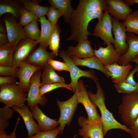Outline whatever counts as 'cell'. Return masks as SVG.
Listing matches in <instances>:
<instances>
[{"label": "cell", "mask_w": 138, "mask_h": 138, "mask_svg": "<svg viewBox=\"0 0 138 138\" xmlns=\"http://www.w3.org/2000/svg\"><path fill=\"white\" fill-rule=\"evenodd\" d=\"M107 4L105 0H80L72 15L70 25L71 35L67 40L77 42L87 39L92 35L88 30V24L94 18H102Z\"/></svg>", "instance_id": "cell-1"}, {"label": "cell", "mask_w": 138, "mask_h": 138, "mask_svg": "<svg viewBox=\"0 0 138 138\" xmlns=\"http://www.w3.org/2000/svg\"><path fill=\"white\" fill-rule=\"evenodd\" d=\"M95 82L97 89L96 93L93 94L90 91H87V92L90 100L98 108L100 112L104 136L109 130L112 129H121L128 133L129 128L117 121L112 114L107 109L105 104L104 92L99 83L98 81Z\"/></svg>", "instance_id": "cell-2"}, {"label": "cell", "mask_w": 138, "mask_h": 138, "mask_svg": "<svg viewBox=\"0 0 138 138\" xmlns=\"http://www.w3.org/2000/svg\"><path fill=\"white\" fill-rule=\"evenodd\" d=\"M17 82L0 85V102L8 107L15 106L22 108L26 105L27 93L20 88Z\"/></svg>", "instance_id": "cell-3"}, {"label": "cell", "mask_w": 138, "mask_h": 138, "mask_svg": "<svg viewBox=\"0 0 138 138\" xmlns=\"http://www.w3.org/2000/svg\"><path fill=\"white\" fill-rule=\"evenodd\" d=\"M118 112L127 126H132L138 116V93L124 95Z\"/></svg>", "instance_id": "cell-4"}, {"label": "cell", "mask_w": 138, "mask_h": 138, "mask_svg": "<svg viewBox=\"0 0 138 138\" xmlns=\"http://www.w3.org/2000/svg\"><path fill=\"white\" fill-rule=\"evenodd\" d=\"M60 57L64 60V62L68 65L70 70V72L71 78V84L72 91L76 92L78 86V79L82 77L89 78L94 82L98 81V79L96 76L95 71L92 70L85 71L79 68L72 61L70 56L67 54L65 51L61 50L59 52Z\"/></svg>", "instance_id": "cell-5"}, {"label": "cell", "mask_w": 138, "mask_h": 138, "mask_svg": "<svg viewBox=\"0 0 138 138\" xmlns=\"http://www.w3.org/2000/svg\"><path fill=\"white\" fill-rule=\"evenodd\" d=\"M78 103L76 92L71 97L65 101L56 100V105L60 111V117L58 121L61 135L63 134L65 125H67L69 126L71 122Z\"/></svg>", "instance_id": "cell-6"}, {"label": "cell", "mask_w": 138, "mask_h": 138, "mask_svg": "<svg viewBox=\"0 0 138 138\" xmlns=\"http://www.w3.org/2000/svg\"><path fill=\"white\" fill-rule=\"evenodd\" d=\"M112 17L108 13L107 8L105 10L102 19L98 20L92 35L99 37L103 41L104 44L107 45L113 44L114 39L112 34Z\"/></svg>", "instance_id": "cell-7"}, {"label": "cell", "mask_w": 138, "mask_h": 138, "mask_svg": "<svg viewBox=\"0 0 138 138\" xmlns=\"http://www.w3.org/2000/svg\"><path fill=\"white\" fill-rule=\"evenodd\" d=\"M41 70L36 72L33 75L30 80V87L29 91L27 93L26 101L28 106L32 108L36 105H40L42 106H44L48 101L45 95L41 96L39 94L41 82Z\"/></svg>", "instance_id": "cell-8"}, {"label": "cell", "mask_w": 138, "mask_h": 138, "mask_svg": "<svg viewBox=\"0 0 138 138\" xmlns=\"http://www.w3.org/2000/svg\"><path fill=\"white\" fill-rule=\"evenodd\" d=\"M78 123L82 128L78 134L83 138H104L103 125L101 119L97 121L88 120L84 116L78 119Z\"/></svg>", "instance_id": "cell-9"}, {"label": "cell", "mask_w": 138, "mask_h": 138, "mask_svg": "<svg viewBox=\"0 0 138 138\" xmlns=\"http://www.w3.org/2000/svg\"><path fill=\"white\" fill-rule=\"evenodd\" d=\"M78 103H81L84 106L87 112L89 120L97 121L101 119L97 109V106L90 100L87 94L83 81L80 79L78 81L76 91Z\"/></svg>", "instance_id": "cell-10"}, {"label": "cell", "mask_w": 138, "mask_h": 138, "mask_svg": "<svg viewBox=\"0 0 138 138\" xmlns=\"http://www.w3.org/2000/svg\"><path fill=\"white\" fill-rule=\"evenodd\" d=\"M39 43L28 38L21 40L15 49L12 66L19 68L21 63L26 62Z\"/></svg>", "instance_id": "cell-11"}, {"label": "cell", "mask_w": 138, "mask_h": 138, "mask_svg": "<svg viewBox=\"0 0 138 138\" xmlns=\"http://www.w3.org/2000/svg\"><path fill=\"white\" fill-rule=\"evenodd\" d=\"M112 30L114 37L113 46L120 55H123L128 48L126 28L119 20L112 17Z\"/></svg>", "instance_id": "cell-12"}, {"label": "cell", "mask_w": 138, "mask_h": 138, "mask_svg": "<svg viewBox=\"0 0 138 138\" xmlns=\"http://www.w3.org/2000/svg\"><path fill=\"white\" fill-rule=\"evenodd\" d=\"M6 29L8 42L15 47L22 40L28 38L22 26L12 17L4 19Z\"/></svg>", "instance_id": "cell-13"}, {"label": "cell", "mask_w": 138, "mask_h": 138, "mask_svg": "<svg viewBox=\"0 0 138 138\" xmlns=\"http://www.w3.org/2000/svg\"><path fill=\"white\" fill-rule=\"evenodd\" d=\"M107 8L109 14L114 18L124 21L128 16L133 11L124 0H106Z\"/></svg>", "instance_id": "cell-14"}, {"label": "cell", "mask_w": 138, "mask_h": 138, "mask_svg": "<svg viewBox=\"0 0 138 138\" xmlns=\"http://www.w3.org/2000/svg\"><path fill=\"white\" fill-rule=\"evenodd\" d=\"M41 69L40 67L26 62H23L19 67L17 76L19 81L17 84L23 90L28 93L30 88L31 77L36 72Z\"/></svg>", "instance_id": "cell-15"}, {"label": "cell", "mask_w": 138, "mask_h": 138, "mask_svg": "<svg viewBox=\"0 0 138 138\" xmlns=\"http://www.w3.org/2000/svg\"><path fill=\"white\" fill-rule=\"evenodd\" d=\"M107 45L106 47L99 45L98 50H94V56L98 59L104 65L117 63L120 55L116 50L112 44Z\"/></svg>", "instance_id": "cell-16"}, {"label": "cell", "mask_w": 138, "mask_h": 138, "mask_svg": "<svg viewBox=\"0 0 138 138\" xmlns=\"http://www.w3.org/2000/svg\"><path fill=\"white\" fill-rule=\"evenodd\" d=\"M94 50L88 39L80 41L76 46H70L65 50L72 58L83 59L94 55Z\"/></svg>", "instance_id": "cell-17"}, {"label": "cell", "mask_w": 138, "mask_h": 138, "mask_svg": "<svg viewBox=\"0 0 138 138\" xmlns=\"http://www.w3.org/2000/svg\"><path fill=\"white\" fill-rule=\"evenodd\" d=\"M33 118L37 121L40 131L51 130L57 127L59 124L57 120L48 117L36 105L30 109Z\"/></svg>", "instance_id": "cell-18"}, {"label": "cell", "mask_w": 138, "mask_h": 138, "mask_svg": "<svg viewBox=\"0 0 138 138\" xmlns=\"http://www.w3.org/2000/svg\"><path fill=\"white\" fill-rule=\"evenodd\" d=\"M12 108L23 119L27 131L28 137L33 136L40 131L38 125L34 120L33 114L28 105H25L22 108L15 106Z\"/></svg>", "instance_id": "cell-19"}, {"label": "cell", "mask_w": 138, "mask_h": 138, "mask_svg": "<svg viewBox=\"0 0 138 138\" xmlns=\"http://www.w3.org/2000/svg\"><path fill=\"white\" fill-rule=\"evenodd\" d=\"M56 56L52 52H50L39 45L32 53L26 62L43 70L48 63V60Z\"/></svg>", "instance_id": "cell-20"}, {"label": "cell", "mask_w": 138, "mask_h": 138, "mask_svg": "<svg viewBox=\"0 0 138 138\" xmlns=\"http://www.w3.org/2000/svg\"><path fill=\"white\" fill-rule=\"evenodd\" d=\"M126 36L128 48L125 54L120 56L117 63L120 65H127L138 55V36L129 32L126 33Z\"/></svg>", "instance_id": "cell-21"}, {"label": "cell", "mask_w": 138, "mask_h": 138, "mask_svg": "<svg viewBox=\"0 0 138 138\" xmlns=\"http://www.w3.org/2000/svg\"><path fill=\"white\" fill-rule=\"evenodd\" d=\"M104 66L111 73V79L116 84H119L124 82L129 72L132 68V66L130 63L126 65H120L115 63Z\"/></svg>", "instance_id": "cell-22"}, {"label": "cell", "mask_w": 138, "mask_h": 138, "mask_svg": "<svg viewBox=\"0 0 138 138\" xmlns=\"http://www.w3.org/2000/svg\"><path fill=\"white\" fill-rule=\"evenodd\" d=\"M71 58L74 63L77 66H85L98 70L103 73L107 78L111 76V73L105 67L101 62L94 55L83 59Z\"/></svg>", "instance_id": "cell-23"}, {"label": "cell", "mask_w": 138, "mask_h": 138, "mask_svg": "<svg viewBox=\"0 0 138 138\" xmlns=\"http://www.w3.org/2000/svg\"><path fill=\"white\" fill-rule=\"evenodd\" d=\"M51 6L59 9L63 13L64 22L70 25L71 18L74 9L71 5V0H49Z\"/></svg>", "instance_id": "cell-24"}, {"label": "cell", "mask_w": 138, "mask_h": 138, "mask_svg": "<svg viewBox=\"0 0 138 138\" xmlns=\"http://www.w3.org/2000/svg\"><path fill=\"white\" fill-rule=\"evenodd\" d=\"M38 21L40 22L41 26L39 45L47 50L48 47L50 38L55 26L52 25L44 16L40 18Z\"/></svg>", "instance_id": "cell-25"}, {"label": "cell", "mask_w": 138, "mask_h": 138, "mask_svg": "<svg viewBox=\"0 0 138 138\" xmlns=\"http://www.w3.org/2000/svg\"><path fill=\"white\" fill-rule=\"evenodd\" d=\"M41 73V85L44 84L65 82L64 78L59 76L48 63L45 66Z\"/></svg>", "instance_id": "cell-26"}, {"label": "cell", "mask_w": 138, "mask_h": 138, "mask_svg": "<svg viewBox=\"0 0 138 138\" xmlns=\"http://www.w3.org/2000/svg\"><path fill=\"white\" fill-rule=\"evenodd\" d=\"M15 49L9 42L0 46V65H12Z\"/></svg>", "instance_id": "cell-27"}, {"label": "cell", "mask_w": 138, "mask_h": 138, "mask_svg": "<svg viewBox=\"0 0 138 138\" xmlns=\"http://www.w3.org/2000/svg\"><path fill=\"white\" fill-rule=\"evenodd\" d=\"M20 7L16 2L12 0H2L0 2V16L3 14L8 13L15 17L20 15Z\"/></svg>", "instance_id": "cell-28"}, {"label": "cell", "mask_w": 138, "mask_h": 138, "mask_svg": "<svg viewBox=\"0 0 138 138\" xmlns=\"http://www.w3.org/2000/svg\"><path fill=\"white\" fill-rule=\"evenodd\" d=\"M20 2L25 8L32 13L38 18L46 15L49 7L41 6L35 1L23 0Z\"/></svg>", "instance_id": "cell-29"}, {"label": "cell", "mask_w": 138, "mask_h": 138, "mask_svg": "<svg viewBox=\"0 0 138 138\" xmlns=\"http://www.w3.org/2000/svg\"><path fill=\"white\" fill-rule=\"evenodd\" d=\"M123 24L126 28V32L138 35V10H135L129 15Z\"/></svg>", "instance_id": "cell-30"}, {"label": "cell", "mask_w": 138, "mask_h": 138, "mask_svg": "<svg viewBox=\"0 0 138 138\" xmlns=\"http://www.w3.org/2000/svg\"><path fill=\"white\" fill-rule=\"evenodd\" d=\"M61 32L58 25H55L49 41V48L56 56L58 55L59 51L60 34Z\"/></svg>", "instance_id": "cell-31"}, {"label": "cell", "mask_w": 138, "mask_h": 138, "mask_svg": "<svg viewBox=\"0 0 138 138\" xmlns=\"http://www.w3.org/2000/svg\"><path fill=\"white\" fill-rule=\"evenodd\" d=\"M38 21V20L30 23L25 26L24 29L28 38L33 40L39 41L41 31L39 28Z\"/></svg>", "instance_id": "cell-32"}, {"label": "cell", "mask_w": 138, "mask_h": 138, "mask_svg": "<svg viewBox=\"0 0 138 138\" xmlns=\"http://www.w3.org/2000/svg\"><path fill=\"white\" fill-rule=\"evenodd\" d=\"M60 88H64L72 91L70 83L67 84L65 82H59L53 83L46 84L41 85L39 90V94L42 96L48 92Z\"/></svg>", "instance_id": "cell-33"}, {"label": "cell", "mask_w": 138, "mask_h": 138, "mask_svg": "<svg viewBox=\"0 0 138 138\" xmlns=\"http://www.w3.org/2000/svg\"><path fill=\"white\" fill-rule=\"evenodd\" d=\"M137 84L133 86L125 83L124 82L119 84H114V86L117 91L120 93L127 94L131 93H138V72L137 74Z\"/></svg>", "instance_id": "cell-34"}, {"label": "cell", "mask_w": 138, "mask_h": 138, "mask_svg": "<svg viewBox=\"0 0 138 138\" xmlns=\"http://www.w3.org/2000/svg\"><path fill=\"white\" fill-rule=\"evenodd\" d=\"M20 12L21 17L19 23L22 26H25L38 19V17L34 14L24 7H21Z\"/></svg>", "instance_id": "cell-35"}, {"label": "cell", "mask_w": 138, "mask_h": 138, "mask_svg": "<svg viewBox=\"0 0 138 138\" xmlns=\"http://www.w3.org/2000/svg\"><path fill=\"white\" fill-rule=\"evenodd\" d=\"M48 20L53 26L57 24L59 18L63 16L62 12L60 10L51 6L49 7L46 14Z\"/></svg>", "instance_id": "cell-36"}, {"label": "cell", "mask_w": 138, "mask_h": 138, "mask_svg": "<svg viewBox=\"0 0 138 138\" xmlns=\"http://www.w3.org/2000/svg\"><path fill=\"white\" fill-rule=\"evenodd\" d=\"M60 133L59 127H57L51 130L40 131L33 136L25 138H56L57 135Z\"/></svg>", "instance_id": "cell-37"}, {"label": "cell", "mask_w": 138, "mask_h": 138, "mask_svg": "<svg viewBox=\"0 0 138 138\" xmlns=\"http://www.w3.org/2000/svg\"><path fill=\"white\" fill-rule=\"evenodd\" d=\"M19 68L13 66L0 65V76H13L17 77Z\"/></svg>", "instance_id": "cell-38"}, {"label": "cell", "mask_w": 138, "mask_h": 138, "mask_svg": "<svg viewBox=\"0 0 138 138\" xmlns=\"http://www.w3.org/2000/svg\"><path fill=\"white\" fill-rule=\"evenodd\" d=\"M48 62L55 70L58 71H65L70 72L68 65L65 62L50 59L48 60Z\"/></svg>", "instance_id": "cell-39"}, {"label": "cell", "mask_w": 138, "mask_h": 138, "mask_svg": "<svg viewBox=\"0 0 138 138\" xmlns=\"http://www.w3.org/2000/svg\"><path fill=\"white\" fill-rule=\"evenodd\" d=\"M14 111L12 108L5 105L0 108V119L9 121L13 117Z\"/></svg>", "instance_id": "cell-40"}, {"label": "cell", "mask_w": 138, "mask_h": 138, "mask_svg": "<svg viewBox=\"0 0 138 138\" xmlns=\"http://www.w3.org/2000/svg\"><path fill=\"white\" fill-rule=\"evenodd\" d=\"M20 120L19 117L17 119L13 130L9 134H8L5 130H0V138H16V132Z\"/></svg>", "instance_id": "cell-41"}, {"label": "cell", "mask_w": 138, "mask_h": 138, "mask_svg": "<svg viewBox=\"0 0 138 138\" xmlns=\"http://www.w3.org/2000/svg\"><path fill=\"white\" fill-rule=\"evenodd\" d=\"M138 72V66L136 65L131 71H130L124 82L133 86L136 85L137 83L134 80L133 76L134 74Z\"/></svg>", "instance_id": "cell-42"}, {"label": "cell", "mask_w": 138, "mask_h": 138, "mask_svg": "<svg viewBox=\"0 0 138 138\" xmlns=\"http://www.w3.org/2000/svg\"><path fill=\"white\" fill-rule=\"evenodd\" d=\"M129 128L128 133L131 135V138H138V116L133 125Z\"/></svg>", "instance_id": "cell-43"}, {"label": "cell", "mask_w": 138, "mask_h": 138, "mask_svg": "<svg viewBox=\"0 0 138 138\" xmlns=\"http://www.w3.org/2000/svg\"><path fill=\"white\" fill-rule=\"evenodd\" d=\"M16 77L13 76H0V85L4 84H12L17 83Z\"/></svg>", "instance_id": "cell-44"}, {"label": "cell", "mask_w": 138, "mask_h": 138, "mask_svg": "<svg viewBox=\"0 0 138 138\" xmlns=\"http://www.w3.org/2000/svg\"><path fill=\"white\" fill-rule=\"evenodd\" d=\"M8 42V37L7 34L0 33V46Z\"/></svg>", "instance_id": "cell-45"}, {"label": "cell", "mask_w": 138, "mask_h": 138, "mask_svg": "<svg viewBox=\"0 0 138 138\" xmlns=\"http://www.w3.org/2000/svg\"><path fill=\"white\" fill-rule=\"evenodd\" d=\"M9 121L0 119V130H5L9 125Z\"/></svg>", "instance_id": "cell-46"}, {"label": "cell", "mask_w": 138, "mask_h": 138, "mask_svg": "<svg viewBox=\"0 0 138 138\" xmlns=\"http://www.w3.org/2000/svg\"><path fill=\"white\" fill-rule=\"evenodd\" d=\"M124 1L129 6H132L135 4H138V0H124Z\"/></svg>", "instance_id": "cell-47"}, {"label": "cell", "mask_w": 138, "mask_h": 138, "mask_svg": "<svg viewBox=\"0 0 138 138\" xmlns=\"http://www.w3.org/2000/svg\"><path fill=\"white\" fill-rule=\"evenodd\" d=\"M131 62L136 63L138 66V55L132 59Z\"/></svg>", "instance_id": "cell-48"}, {"label": "cell", "mask_w": 138, "mask_h": 138, "mask_svg": "<svg viewBox=\"0 0 138 138\" xmlns=\"http://www.w3.org/2000/svg\"><path fill=\"white\" fill-rule=\"evenodd\" d=\"M5 29L2 26L1 24L0 25V33H5Z\"/></svg>", "instance_id": "cell-49"}, {"label": "cell", "mask_w": 138, "mask_h": 138, "mask_svg": "<svg viewBox=\"0 0 138 138\" xmlns=\"http://www.w3.org/2000/svg\"><path fill=\"white\" fill-rule=\"evenodd\" d=\"M77 135H75L73 138H75V137Z\"/></svg>", "instance_id": "cell-50"}, {"label": "cell", "mask_w": 138, "mask_h": 138, "mask_svg": "<svg viewBox=\"0 0 138 138\" xmlns=\"http://www.w3.org/2000/svg\"><path fill=\"white\" fill-rule=\"evenodd\" d=\"M56 138H59V137L57 136L56 137Z\"/></svg>", "instance_id": "cell-51"}]
</instances>
